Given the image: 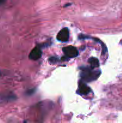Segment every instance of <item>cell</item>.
Wrapping results in <instances>:
<instances>
[{"label":"cell","mask_w":122,"mask_h":123,"mask_svg":"<svg viewBox=\"0 0 122 123\" xmlns=\"http://www.w3.org/2000/svg\"><path fill=\"white\" fill-rule=\"evenodd\" d=\"M100 75V72L98 70H92L90 68H84L81 73V78L85 82H92L98 79Z\"/></svg>","instance_id":"obj_1"},{"label":"cell","mask_w":122,"mask_h":123,"mask_svg":"<svg viewBox=\"0 0 122 123\" xmlns=\"http://www.w3.org/2000/svg\"><path fill=\"white\" fill-rule=\"evenodd\" d=\"M63 52L65 56L69 58H75L78 55V51L76 48L72 46H68L63 48Z\"/></svg>","instance_id":"obj_2"},{"label":"cell","mask_w":122,"mask_h":123,"mask_svg":"<svg viewBox=\"0 0 122 123\" xmlns=\"http://www.w3.org/2000/svg\"><path fill=\"white\" fill-rule=\"evenodd\" d=\"M69 31L67 28L62 29L57 35V39L59 42H66L69 40Z\"/></svg>","instance_id":"obj_3"},{"label":"cell","mask_w":122,"mask_h":123,"mask_svg":"<svg viewBox=\"0 0 122 123\" xmlns=\"http://www.w3.org/2000/svg\"><path fill=\"white\" fill-rule=\"evenodd\" d=\"M42 52L40 48H38V47H35L30 52L29 58L30 60L35 61V60H38V59L40 58Z\"/></svg>","instance_id":"obj_4"},{"label":"cell","mask_w":122,"mask_h":123,"mask_svg":"<svg viewBox=\"0 0 122 123\" xmlns=\"http://www.w3.org/2000/svg\"><path fill=\"white\" fill-rule=\"evenodd\" d=\"M90 91V88L83 81H81L79 83L78 88L77 92L80 95H86L89 94Z\"/></svg>","instance_id":"obj_5"},{"label":"cell","mask_w":122,"mask_h":123,"mask_svg":"<svg viewBox=\"0 0 122 123\" xmlns=\"http://www.w3.org/2000/svg\"><path fill=\"white\" fill-rule=\"evenodd\" d=\"M89 63L90 64V67L92 68H97L99 66V60L94 57H91L88 60Z\"/></svg>","instance_id":"obj_6"},{"label":"cell","mask_w":122,"mask_h":123,"mask_svg":"<svg viewBox=\"0 0 122 123\" xmlns=\"http://www.w3.org/2000/svg\"><path fill=\"white\" fill-rule=\"evenodd\" d=\"M49 61L51 64H55L57 61V58L55 56H52V57H50L49 58Z\"/></svg>","instance_id":"obj_7"},{"label":"cell","mask_w":122,"mask_h":123,"mask_svg":"<svg viewBox=\"0 0 122 123\" xmlns=\"http://www.w3.org/2000/svg\"><path fill=\"white\" fill-rule=\"evenodd\" d=\"M6 1V0H0V4H2L4 3Z\"/></svg>","instance_id":"obj_8"},{"label":"cell","mask_w":122,"mask_h":123,"mask_svg":"<svg viewBox=\"0 0 122 123\" xmlns=\"http://www.w3.org/2000/svg\"><path fill=\"white\" fill-rule=\"evenodd\" d=\"M0 76H1V73H0Z\"/></svg>","instance_id":"obj_9"}]
</instances>
